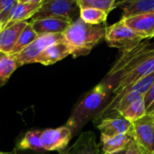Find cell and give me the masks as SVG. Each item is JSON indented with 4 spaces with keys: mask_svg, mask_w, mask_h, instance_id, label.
I'll return each mask as SVG.
<instances>
[{
    "mask_svg": "<svg viewBox=\"0 0 154 154\" xmlns=\"http://www.w3.org/2000/svg\"><path fill=\"white\" fill-rule=\"evenodd\" d=\"M96 127L101 131V134L114 136L119 134H128L131 128V122L119 115L102 120Z\"/></svg>",
    "mask_w": 154,
    "mask_h": 154,
    "instance_id": "2e32d148",
    "label": "cell"
},
{
    "mask_svg": "<svg viewBox=\"0 0 154 154\" xmlns=\"http://www.w3.org/2000/svg\"><path fill=\"white\" fill-rule=\"evenodd\" d=\"M133 141V139L127 134H119L114 136L101 134V150L106 154H113L128 149Z\"/></svg>",
    "mask_w": 154,
    "mask_h": 154,
    "instance_id": "e0dca14e",
    "label": "cell"
},
{
    "mask_svg": "<svg viewBox=\"0 0 154 154\" xmlns=\"http://www.w3.org/2000/svg\"><path fill=\"white\" fill-rule=\"evenodd\" d=\"M152 151H154V135H153V143H152Z\"/></svg>",
    "mask_w": 154,
    "mask_h": 154,
    "instance_id": "d6a6232c",
    "label": "cell"
},
{
    "mask_svg": "<svg viewBox=\"0 0 154 154\" xmlns=\"http://www.w3.org/2000/svg\"><path fill=\"white\" fill-rule=\"evenodd\" d=\"M127 135L133 139L145 154H152L154 119L150 115L147 114L138 121L131 122V128Z\"/></svg>",
    "mask_w": 154,
    "mask_h": 154,
    "instance_id": "8992f818",
    "label": "cell"
},
{
    "mask_svg": "<svg viewBox=\"0 0 154 154\" xmlns=\"http://www.w3.org/2000/svg\"><path fill=\"white\" fill-rule=\"evenodd\" d=\"M99 152L96 135L89 131L82 132L72 146L60 151V154H99Z\"/></svg>",
    "mask_w": 154,
    "mask_h": 154,
    "instance_id": "7c38bea8",
    "label": "cell"
},
{
    "mask_svg": "<svg viewBox=\"0 0 154 154\" xmlns=\"http://www.w3.org/2000/svg\"><path fill=\"white\" fill-rule=\"evenodd\" d=\"M0 154H17L16 151H12V152H2L0 151Z\"/></svg>",
    "mask_w": 154,
    "mask_h": 154,
    "instance_id": "f546056e",
    "label": "cell"
},
{
    "mask_svg": "<svg viewBox=\"0 0 154 154\" xmlns=\"http://www.w3.org/2000/svg\"><path fill=\"white\" fill-rule=\"evenodd\" d=\"M17 4V0H0V7L2 9L1 13H0V21L3 23L4 27L7 25L11 13Z\"/></svg>",
    "mask_w": 154,
    "mask_h": 154,
    "instance_id": "d4e9b609",
    "label": "cell"
},
{
    "mask_svg": "<svg viewBox=\"0 0 154 154\" xmlns=\"http://www.w3.org/2000/svg\"><path fill=\"white\" fill-rule=\"evenodd\" d=\"M1 11H2V9H1V7H0V13H1Z\"/></svg>",
    "mask_w": 154,
    "mask_h": 154,
    "instance_id": "e575fe53",
    "label": "cell"
},
{
    "mask_svg": "<svg viewBox=\"0 0 154 154\" xmlns=\"http://www.w3.org/2000/svg\"><path fill=\"white\" fill-rule=\"evenodd\" d=\"M152 154H154V151H153V152H152Z\"/></svg>",
    "mask_w": 154,
    "mask_h": 154,
    "instance_id": "d590c367",
    "label": "cell"
},
{
    "mask_svg": "<svg viewBox=\"0 0 154 154\" xmlns=\"http://www.w3.org/2000/svg\"><path fill=\"white\" fill-rule=\"evenodd\" d=\"M105 41L110 47L117 48L121 52L131 49L140 44L143 39L132 29L127 26L122 19L107 26Z\"/></svg>",
    "mask_w": 154,
    "mask_h": 154,
    "instance_id": "5b68a950",
    "label": "cell"
},
{
    "mask_svg": "<svg viewBox=\"0 0 154 154\" xmlns=\"http://www.w3.org/2000/svg\"><path fill=\"white\" fill-rule=\"evenodd\" d=\"M106 29L105 26L90 25L79 17L71 24L63 36L72 49V56L77 58L89 54L93 48L105 38Z\"/></svg>",
    "mask_w": 154,
    "mask_h": 154,
    "instance_id": "7a4b0ae2",
    "label": "cell"
},
{
    "mask_svg": "<svg viewBox=\"0 0 154 154\" xmlns=\"http://www.w3.org/2000/svg\"><path fill=\"white\" fill-rule=\"evenodd\" d=\"M42 3H37V2H27V3H23L20 4L18 3L16 8H14L13 12L10 15V17L5 26H10L12 24L17 23V22H22V21H26L28 18H32L36 12L39 10L41 8Z\"/></svg>",
    "mask_w": 154,
    "mask_h": 154,
    "instance_id": "ac0fdd59",
    "label": "cell"
},
{
    "mask_svg": "<svg viewBox=\"0 0 154 154\" xmlns=\"http://www.w3.org/2000/svg\"><path fill=\"white\" fill-rule=\"evenodd\" d=\"M145 115H147V112L144 103V98L135 101L120 113V116L125 118L131 122H134Z\"/></svg>",
    "mask_w": 154,
    "mask_h": 154,
    "instance_id": "44dd1931",
    "label": "cell"
},
{
    "mask_svg": "<svg viewBox=\"0 0 154 154\" xmlns=\"http://www.w3.org/2000/svg\"><path fill=\"white\" fill-rule=\"evenodd\" d=\"M17 2H18V3H20V4H23V3L31 2V0H17Z\"/></svg>",
    "mask_w": 154,
    "mask_h": 154,
    "instance_id": "f1b7e54d",
    "label": "cell"
},
{
    "mask_svg": "<svg viewBox=\"0 0 154 154\" xmlns=\"http://www.w3.org/2000/svg\"><path fill=\"white\" fill-rule=\"evenodd\" d=\"M68 55H72V49L64 39H63L51 45L44 50L35 59L34 63H38L47 66L64 59Z\"/></svg>",
    "mask_w": 154,
    "mask_h": 154,
    "instance_id": "8fae6325",
    "label": "cell"
},
{
    "mask_svg": "<svg viewBox=\"0 0 154 154\" xmlns=\"http://www.w3.org/2000/svg\"><path fill=\"white\" fill-rule=\"evenodd\" d=\"M63 39V34L43 35H39L34 42H32L22 52L13 55L20 66L28 63H34L35 59L48 46Z\"/></svg>",
    "mask_w": 154,
    "mask_h": 154,
    "instance_id": "52a82bcc",
    "label": "cell"
},
{
    "mask_svg": "<svg viewBox=\"0 0 154 154\" xmlns=\"http://www.w3.org/2000/svg\"><path fill=\"white\" fill-rule=\"evenodd\" d=\"M27 23L26 21L17 22L4 27L0 31V53L8 54L12 53Z\"/></svg>",
    "mask_w": 154,
    "mask_h": 154,
    "instance_id": "5bb4252c",
    "label": "cell"
},
{
    "mask_svg": "<svg viewBox=\"0 0 154 154\" xmlns=\"http://www.w3.org/2000/svg\"><path fill=\"white\" fill-rule=\"evenodd\" d=\"M144 103L147 114H150L154 111V83L144 96Z\"/></svg>",
    "mask_w": 154,
    "mask_h": 154,
    "instance_id": "484cf974",
    "label": "cell"
},
{
    "mask_svg": "<svg viewBox=\"0 0 154 154\" xmlns=\"http://www.w3.org/2000/svg\"><path fill=\"white\" fill-rule=\"evenodd\" d=\"M111 95H112V90L103 81L85 95L81 102L73 108L64 124L71 130L72 136L78 133L88 121L94 120L99 112L107 104L111 99Z\"/></svg>",
    "mask_w": 154,
    "mask_h": 154,
    "instance_id": "6da1fadb",
    "label": "cell"
},
{
    "mask_svg": "<svg viewBox=\"0 0 154 154\" xmlns=\"http://www.w3.org/2000/svg\"><path fill=\"white\" fill-rule=\"evenodd\" d=\"M153 72H154V54L149 56L148 58H146L144 61H142L136 68H134L131 72L127 73L123 78L121 79V81L118 83V85L112 91V95Z\"/></svg>",
    "mask_w": 154,
    "mask_h": 154,
    "instance_id": "9c48e42d",
    "label": "cell"
},
{
    "mask_svg": "<svg viewBox=\"0 0 154 154\" xmlns=\"http://www.w3.org/2000/svg\"><path fill=\"white\" fill-rule=\"evenodd\" d=\"M153 54L154 42L151 43L149 40H143L135 47L122 51L102 81L106 84L112 92L122 78Z\"/></svg>",
    "mask_w": 154,
    "mask_h": 154,
    "instance_id": "3957f363",
    "label": "cell"
},
{
    "mask_svg": "<svg viewBox=\"0 0 154 154\" xmlns=\"http://www.w3.org/2000/svg\"><path fill=\"white\" fill-rule=\"evenodd\" d=\"M30 23L35 33L38 35H43L63 34L72 22H70L63 18L46 17L42 19L32 20Z\"/></svg>",
    "mask_w": 154,
    "mask_h": 154,
    "instance_id": "4fadbf2b",
    "label": "cell"
},
{
    "mask_svg": "<svg viewBox=\"0 0 154 154\" xmlns=\"http://www.w3.org/2000/svg\"><path fill=\"white\" fill-rule=\"evenodd\" d=\"M3 28H4V25H3V23L1 21H0V31H1Z\"/></svg>",
    "mask_w": 154,
    "mask_h": 154,
    "instance_id": "1f68e13d",
    "label": "cell"
},
{
    "mask_svg": "<svg viewBox=\"0 0 154 154\" xmlns=\"http://www.w3.org/2000/svg\"><path fill=\"white\" fill-rule=\"evenodd\" d=\"M149 115H150V116H151V117H152V118L154 119V111H153V112H151L150 114H149Z\"/></svg>",
    "mask_w": 154,
    "mask_h": 154,
    "instance_id": "836d02e7",
    "label": "cell"
},
{
    "mask_svg": "<svg viewBox=\"0 0 154 154\" xmlns=\"http://www.w3.org/2000/svg\"><path fill=\"white\" fill-rule=\"evenodd\" d=\"M41 133L40 130H33L27 131L20 142L17 144V149H35L42 150L44 149L42 141H41Z\"/></svg>",
    "mask_w": 154,
    "mask_h": 154,
    "instance_id": "ffe728a7",
    "label": "cell"
},
{
    "mask_svg": "<svg viewBox=\"0 0 154 154\" xmlns=\"http://www.w3.org/2000/svg\"><path fill=\"white\" fill-rule=\"evenodd\" d=\"M80 9L96 8L109 14L115 8V0H76Z\"/></svg>",
    "mask_w": 154,
    "mask_h": 154,
    "instance_id": "cb8c5ba5",
    "label": "cell"
},
{
    "mask_svg": "<svg viewBox=\"0 0 154 154\" xmlns=\"http://www.w3.org/2000/svg\"><path fill=\"white\" fill-rule=\"evenodd\" d=\"M72 137L71 130L63 125L55 129H45L42 131L41 141L45 150L62 151L68 146Z\"/></svg>",
    "mask_w": 154,
    "mask_h": 154,
    "instance_id": "ba28073f",
    "label": "cell"
},
{
    "mask_svg": "<svg viewBox=\"0 0 154 154\" xmlns=\"http://www.w3.org/2000/svg\"><path fill=\"white\" fill-rule=\"evenodd\" d=\"M115 8L122 9V18H127L139 14L154 13V0H119Z\"/></svg>",
    "mask_w": 154,
    "mask_h": 154,
    "instance_id": "9a60e30c",
    "label": "cell"
},
{
    "mask_svg": "<svg viewBox=\"0 0 154 154\" xmlns=\"http://www.w3.org/2000/svg\"><path fill=\"white\" fill-rule=\"evenodd\" d=\"M126 154H145V153H144V152L141 150V149L136 144V142L133 141V142L131 143V145L128 148Z\"/></svg>",
    "mask_w": 154,
    "mask_h": 154,
    "instance_id": "4316f807",
    "label": "cell"
},
{
    "mask_svg": "<svg viewBox=\"0 0 154 154\" xmlns=\"http://www.w3.org/2000/svg\"><path fill=\"white\" fill-rule=\"evenodd\" d=\"M39 35L35 33V31L33 29L31 23H27L26 26L23 30L22 34L19 36V39L14 47L12 53L10 54L11 55H15L20 52H22L26 47H27L32 42H34Z\"/></svg>",
    "mask_w": 154,
    "mask_h": 154,
    "instance_id": "7402d4cb",
    "label": "cell"
},
{
    "mask_svg": "<svg viewBox=\"0 0 154 154\" xmlns=\"http://www.w3.org/2000/svg\"><path fill=\"white\" fill-rule=\"evenodd\" d=\"M80 17V8L76 0H45L32 20L57 17L73 22Z\"/></svg>",
    "mask_w": 154,
    "mask_h": 154,
    "instance_id": "277c9868",
    "label": "cell"
},
{
    "mask_svg": "<svg viewBox=\"0 0 154 154\" xmlns=\"http://www.w3.org/2000/svg\"><path fill=\"white\" fill-rule=\"evenodd\" d=\"M126 152H127V149L122 150V151H120V152H116V153H113V154H126ZM99 154H106V153H104V152H103L102 150H100Z\"/></svg>",
    "mask_w": 154,
    "mask_h": 154,
    "instance_id": "83f0119b",
    "label": "cell"
},
{
    "mask_svg": "<svg viewBox=\"0 0 154 154\" xmlns=\"http://www.w3.org/2000/svg\"><path fill=\"white\" fill-rule=\"evenodd\" d=\"M45 0H31V2H37V3H42Z\"/></svg>",
    "mask_w": 154,
    "mask_h": 154,
    "instance_id": "4dcf8cb0",
    "label": "cell"
},
{
    "mask_svg": "<svg viewBox=\"0 0 154 154\" xmlns=\"http://www.w3.org/2000/svg\"><path fill=\"white\" fill-rule=\"evenodd\" d=\"M122 19L143 40L154 37V13L139 14Z\"/></svg>",
    "mask_w": 154,
    "mask_h": 154,
    "instance_id": "30bf717a",
    "label": "cell"
},
{
    "mask_svg": "<svg viewBox=\"0 0 154 154\" xmlns=\"http://www.w3.org/2000/svg\"><path fill=\"white\" fill-rule=\"evenodd\" d=\"M108 14L96 8L80 9V18L90 25H102L107 20Z\"/></svg>",
    "mask_w": 154,
    "mask_h": 154,
    "instance_id": "603a6c76",
    "label": "cell"
},
{
    "mask_svg": "<svg viewBox=\"0 0 154 154\" xmlns=\"http://www.w3.org/2000/svg\"><path fill=\"white\" fill-rule=\"evenodd\" d=\"M20 67L16 58L8 54L0 53V86H4L12 73Z\"/></svg>",
    "mask_w": 154,
    "mask_h": 154,
    "instance_id": "d6986e66",
    "label": "cell"
}]
</instances>
